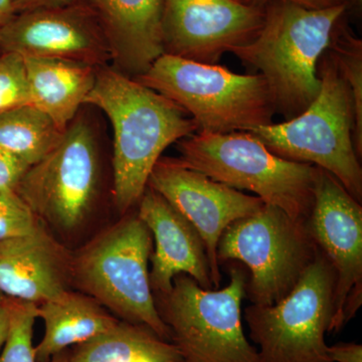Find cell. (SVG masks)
Instances as JSON below:
<instances>
[{"label": "cell", "mask_w": 362, "mask_h": 362, "mask_svg": "<svg viewBox=\"0 0 362 362\" xmlns=\"http://www.w3.org/2000/svg\"><path fill=\"white\" fill-rule=\"evenodd\" d=\"M85 104L104 112L114 132L113 195L119 213L137 206L164 150L197 132L187 112L116 69H98Z\"/></svg>", "instance_id": "1"}, {"label": "cell", "mask_w": 362, "mask_h": 362, "mask_svg": "<svg viewBox=\"0 0 362 362\" xmlns=\"http://www.w3.org/2000/svg\"><path fill=\"white\" fill-rule=\"evenodd\" d=\"M346 9L345 4L309 9L280 0L267 2L258 35L233 52L261 71L275 112L285 121L303 113L318 96L319 61Z\"/></svg>", "instance_id": "2"}, {"label": "cell", "mask_w": 362, "mask_h": 362, "mask_svg": "<svg viewBox=\"0 0 362 362\" xmlns=\"http://www.w3.org/2000/svg\"><path fill=\"white\" fill-rule=\"evenodd\" d=\"M318 75V96L303 113L246 132L276 156L328 171L361 204L362 169L354 145V97L328 49L319 61Z\"/></svg>", "instance_id": "3"}, {"label": "cell", "mask_w": 362, "mask_h": 362, "mask_svg": "<svg viewBox=\"0 0 362 362\" xmlns=\"http://www.w3.org/2000/svg\"><path fill=\"white\" fill-rule=\"evenodd\" d=\"M180 160L235 189L249 190L265 204L306 223L313 209L319 168L276 156L246 131L197 132L178 141Z\"/></svg>", "instance_id": "4"}, {"label": "cell", "mask_w": 362, "mask_h": 362, "mask_svg": "<svg viewBox=\"0 0 362 362\" xmlns=\"http://www.w3.org/2000/svg\"><path fill=\"white\" fill-rule=\"evenodd\" d=\"M134 78L187 112L197 132L249 131L273 123L276 113L261 74L238 75L225 66L163 54Z\"/></svg>", "instance_id": "5"}, {"label": "cell", "mask_w": 362, "mask_h": 362, "mask_svg": "<svg viewBox=\"0 0 362 362\" xmlns=\"http://www.w3.org/2000/svg\"><path fill=\"white\" fill-rule=\"evenodd\" d=\"M151 233L139 216H126L73 254V284L119 320L144 325L171 342L149 281Z\"/></svg>", "instance_id": "6"}, {"label": "cell", "mask_w": 362, "mask_h": 362, "mask_svg": "<svg viewBox=\"0 0 362 362\" xmlns=\"http://www.w3.org/2000/svg\"><path fill=\"white\" fill-rule=\"evenodd\" d=\"M247 282L244 269L233 266L223 289H202L180 274L170 291L154 293L157 311L183 362H259L242 324Z\"/></svg>", "instance_id": "7"}, {"label": "cell", "mask_w": 362, "mask_h": 362, "mask_svg": "<svg viewBox=\"0 0 362 362\" xmlns=\"http://www.w3.org/2000/svg\"><path fill=\"white\" fill-rule=\"evenodd\" d=\"M318 251L306 223L264 204L226 228L216 256L220 266L228 262L247 266L246 297L252 304L270 306L292 291Z\"/></svg>", "instance_id": "8"}, {"label": "cell", "mask_w": 362, "mask_h": 362, "mask_svg": "<svg viewBox=\"0 0 362 362\" xmlns=\"http://www.w3.org/2000/svg\"><path fill=\"white\" fill-rule=\"evenodd\" d=\"M337 275L319 249L291 292L276 304L245 310L259 362H332L325 334L334 314Z\"/></svg>", "instance_id": "9"}, {"label": "cell", "mask_w": 362, "mask_h": 362, "mask_svg": "<svg viewBox=\"0 0 362 362\" xmlns=\"http://www.w3.org/2000/svg\"><path fill=\"white\" fill-rule=\"evenodd\" d=\"M100 182L96 134L80 116L68 126L58 146L25 171L16 190L44 225L71 233L92 213Z\"/></svg>", "instance_id": "10"}, {"label": "cell", "mask_w": 362, "mask_h": 362, "mask_svg": "<svg viewBox=\"0 0 362 362\" xmlns=\"http://www.w3.org/2000/svg\"><path fill=\"white\" fill-rule=\"evenodd\" d=\"M306 226L337 275L329 332H339L362 304V206L322 168H319Z\"/></svg>", "instance_id": "11"}, {"label": "cell", "mask_w": 362, "mask_h": 362, "mask_svg": "<svg viewBox=\"0 0 362 362\" xmlns=\"http://www.w3.org/2000/svg\"><path fill=\"white\" fill-rule=\"evenodd\" d=\"M265 20V6L235 0H164L163 54L216 65L226 52L251 42Z\"/></svg>", "instance_id": "12"}, {"label": "cell", "mask_w": 362, "mask_h": 362, "mask_svg": "<svg viewBox=\"0 0 362 362\" xmlns=\"http://www.w3.org/2000/svg\"><path fill=\"white\" fill-rule=\"evenodd\" d=\"M147 187L158 192L201 235L211 266L214 289L220 288L221 266L216 249L221 235L235 221L256 213L264 202L188 168L180 158L160 157Z\"/></svg>", "instance_id": "13"}, {"label": "cell", "mask_w": 362, "mask_h": 362, "mask_svg": "<svg viewBox=\"0 0 362 362\" xmlns=\"http://www.w3.org/2000/svg\"><path fill=\"white\" fill-rule=\"evenodd\" d=\"M0 51L16 52L23 58L76 62L95 68L112 62L103 28L84 0L16 13L0 30Z\"/></svg>", "instance_id": "14"}, {"label": "cell", "mask_w": 362, "mask_h": 362, "mask_svg": "<svg viewBox=\"0 0 362 362\" xmlns=\"http://www.w3.org/2000/svg\"><path fill=\"white\" fill-rule=\"evenodd\" d=\"M137 206V216L148 228L156 243L150 256L149 271L153 294L170 291L173 279L180 274L194 279L202 289L214 290L206 246L197 228L149 187Z\"/></svg>", "instance_id": "15"}, {"label": "cell", "mask_w": 362, "mask_h": 362, "mask_svg": "<svg viewBox=\"0 0 362 362\" xmlns=\"http://www.w3.org/2000/svg\"><path fill=\"white\" fill-rule=\"evenodd\" d=\"M73 254L42 223L35 233L0 242V293L39 305L70 290Z\"/></svg>", "instance_id": "16"}, {"label": "cell", "mask_w": 362, "mask_h": 362, "mask_svg": "<svg viewBox=\"0 0 362 362\" xmlns=\"http://www.w3.org/2000/svg\"><path fill=\"white\" fill-rule=\"evenodd\" d=\"M84 1L103 28L117 71L128 77H138L163 54L164 0Z\"/></svg>", "instance_id": "17"}, {"label": "cell", "mask_w": 362, "mask_h": 362, "mask_svg": "<svg viewBox=\"0 0 362 362\" xmlns=\"http://www.w3.org/2000/svg\"><path fill=\"white\" fill-rule=\"evenodd\" d=\"M25 62L32 104L66 131L94 88L99 68L63 59Z\"/></svg>", "instance_id": "18"}, {"label": "cell", "mask_w": 362, "mask_h": 362, "mask_svg": "<svg viewBox=\"0 0 362 362\" xmlns=\"http://www.w3.org/2000/svg\"><path fill=\"white\" fill-rule=\"evenodd\" d=\"M37 316L45 331L35 347L37 362H51L56 354L106 332L119 321L92 297L71 290L37 305Z\"/></svg>", "instance_id": "19"}, {"label": "cell", "mask_w": 362, "mask_h": 362, "mask_svg": "<svg viewBox=\"0 0 362 362\" xmlns=\"http://www.w3.org/2000/svg\"><path fill=\"white\" fill-rule=\"evenodd\" d=\"M69 362H183L173 343L144 325L119 320L111 329L71 349Z\"/></svg>", "instance_id": "20"}, {"label": "cell", "mask_w": 362, "mask_h": 362, "mask_svg": "<svg viewBox=\"0 0 362 362\" xmlns=\"http://www.w3.org/2000/svg\"><path fill=\"white\" fill-rule=\"evenodd\" d=\"M65 132L33 105L0 113V147L28 168L51 153Z\"/></svg>", "instance_id": "21"}, {"label": "cell", "mask_w": 362, "mask_h": 362, "mask_svg": "<svg viewBox=\"0 0 362 362\" xmlns=\"http://www.w3.org/2000/svg\"><path fill=\"white\" fill-rule=\"evenodd\" d=\"M8 314V331L0 362H37L33 345V327L37 316V305L4 297ZM71 349L52 357L51 362H69Z\"/></svg>", "instance_id": "22"}, {"label": "cell", "mask_w": 362, "mask_h": 362, "mask_svg": "<svg viewBox=\"0 0 362 362\" xmlns=\"http://www.w3.org/2000/svg\"><path fill=\"white\" fill-rule=\"evenodd\" d=\"M328 49L334 57L354 97L356 111L354 145L357 156H362V42L354 37L342 18L335 28Z\"/></svg>", "instance_id": "23"}, {"label": "cell", "mask_w": 362, "mask_h": 362, "mask_svg": "<svg viewBox=\"0 0 362 362\" xmlns=\"http://www.w3.org/2000/svg\"><path fill=\"white\" fill-rule=\"evenodd\" d=\"M32 104L25 58L0 51V113Z\"/></svg>", "instance_id": "24"}, {"label": "cell", "mask_w": 362, "mask_h": 362, "mask_svg": "<svg viewBox=\"0 0 362 362\" xmlns=\"http://www.w3.org/2000/svg\"><path fill=\"white\" fill-rule=\"evenodd\" d=\"M42 225L16 189L0 187V242L30 235Z\"/></svg>", "instance_id": "25"}, {"label": "cell", "mask_w": 362, "mask_h": 362, "mask_svg": "<svg viewBox=\"0 0 362 362\" xmlns=\"http://www.w3.org/2000/svg\"><path fill=\"white\" fill-rule=\"evenodd\" d=\"M28 168L23 161L0 147V187L16 189Z\"/></svg>", "instance_id": "26"}, {"label": "cell", "mask_w": 362, "mask_h": 362, "mask_svg": "<svg viewBox=\"0 0 362 362\" xmlns=\"http://www.w3.org/2000/svg\"><path fill=\"white\" fill-rule=\"evenodd\" d=\"M327 354L332 362H362V345L358 343H337L328 346Z\"/></svg>", "instance_id": "27"}, {"label": "cell", "mask_w": 362, "mask_h": 362, "mask_svg": "<svg viewBox=\"0 0 362 362\" xmlns=\"http://www.w3.org/2000/svg\"><path fill=\"white\" fill-rule=\"evenodd\" d=\"M273 0H244V4H255V6H265L267 2ZM280 1L292 2L298 6L309 9H324L338 6H347V0H280Z\"/></svg>", "instance_id": "28"}, {"label": "cell", "mask_w": 362, "mask_h": 362, "mask_svg": "<svg viewBox=\"0 0 362 362\" xmlns=\"http://www.w3.org/2000/svg\"><path fill=\"white\" fill-rule=\"evenodd\" d=\"M75 1L77 0H13V8L16 13H21L45 7L68 6Z\"/></svg>", "instance_id": "29"}, {"label": "cell", "mask_w": 362, "mask_h": 362, "mask_svg": "<svg viewBox=\"0 0 362 362\" xmlns=\"http://www.w3.org/2000/svg\"><path fill=\"white\" fill-rule=\"evenodd\" d=\"M16 14L13 0H0V30L13 20Z\"/></svg>", "instance_id": "30"}, {"label": "cell", "mask_w": 362, "mask_h": 362, "mask_svg": "<svg viewBox=\"0 0 362 362\" xmlns=\"http://www.w3.org/2000/svg\"><path fill=\"white\" fill-rule=\"evenodd\" d=\"M7 331H8V314H7V309L4 304V296L1 303H0V351L6 342Z\"/></svg>", "instance_id": "31"}, {"label": "cell", "mask_w": 362, "mask_h": 362, "mask_svg": "<svg viewBox=\"0 0 362 362\" xmlns=\"http://www.w3.org/2000/svg\"><path fill=\"white\" fill-rule=\"evenodd\" d=\"M349 1L351 2V4H354V6H356L357 9L361 8L362 0H347V4H349Z\"/></svg>", "instance_id": "32"}, {"label": "cell", "mask_w": 362, "mask_h": 362, "mask_svg": "<svg viewBox=\"0 0 362 362\" xmlns=\"http://www.w3.org/2000/svg\"><path fill=\"white\" fill-rule=\"evenodd\" d=\"M2 299H4V295H2L1 293H0V303H1Z\"/></svg>", "instance_id": "33"}, {"label": "cell", "mask_w": 362, "mask_h": 362, "mask_svg": "<svg viewBox=\"0 0 362 362\" xmlns=\"http://www.w3.org/2000/svg\"><path fill=\"white\" fill-rule=\"evenodd\" d=\"M235 1L243 2V4H244V0H235Z\"/></svg>", "instance_id": "34"}]
</instances>
